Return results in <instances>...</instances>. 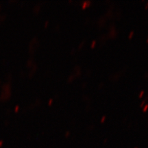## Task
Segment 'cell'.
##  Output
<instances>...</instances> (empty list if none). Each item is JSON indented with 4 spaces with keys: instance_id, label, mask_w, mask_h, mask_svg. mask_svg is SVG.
I'll list each match as a JSON object with an SVG mask.
<instances>
[{
    "instance_id": "cell-1",
    "label": "cell",
    "mask_w": 148,
    "mask_h": 148,
    "mask_svg": "<svg viewBox=\"0 0 148 148\" xmlns=\"http://www.w3.org/2000/svg\"><path fill=\"white\" fill-rule=\"evenodd\" d=\"M95 44H96V41H92V45H91V48H94L95 46Z\"/></svg>"
},
{
    "instance_id": "cell-2",
    "label": "cell",
    "mask_w": 148,
    "mask_h": 148,
    "mask_svg": "<svg viewBox=\"0 0 148 148\" xmlns=\"http://www.w3.org/2000/svg\"><path fill=\"white\" fill-rule=\"evenodd\" d=\"M147 108H148V105L147 104V105L145 106V108H144V109H143V111H144V112H145V111H146V110L147 109Z\"/></svg>"
},
{
    "instance_id": "cell-3",
    "label": "cell",
    "mask_w": 148,
    "mask_h": 148,
    "mask_svg": "<svg viewBox=\"0 0 148 148\" xmlns=\"http://www.w3.org/2000/svg\"><path fill=\"white\" fill-rule=\"evenodd\" d=\"M133 32H132L131 33H130V36H129V38H132V36H133Z\"/></svg>"
},
{
    "instance_id": "cell-4",
    "label": "cell",
    "mask_w": 148,
    "mask_h": 148,
    "mask_svg": "<svg viewBox=\"0 0 148 148\" xmlns=\"http://www.w3.org/2000/svg\"><path fill=\"white\" fill-rule=\"evenodd\" d=\"M143 94H144V91H142L141 92V94H140V96H139V98H141V97H142V96H143Z\"/></svg>"
},
{
    "instance_id": "cell-5",
    "label": "cell",
    "mask_w": 148,
    "mask_h": 148,
    "mask_svg": "<svg viewBox=\"0 0 148 148\" xmlns=\"http://www.w3.org/2000/svg\"><path fill=\"white\" fill-rule=\"evenodd\" d=\"M147 42H148V39H147Z\"/></svg>"
}]
</instances>
